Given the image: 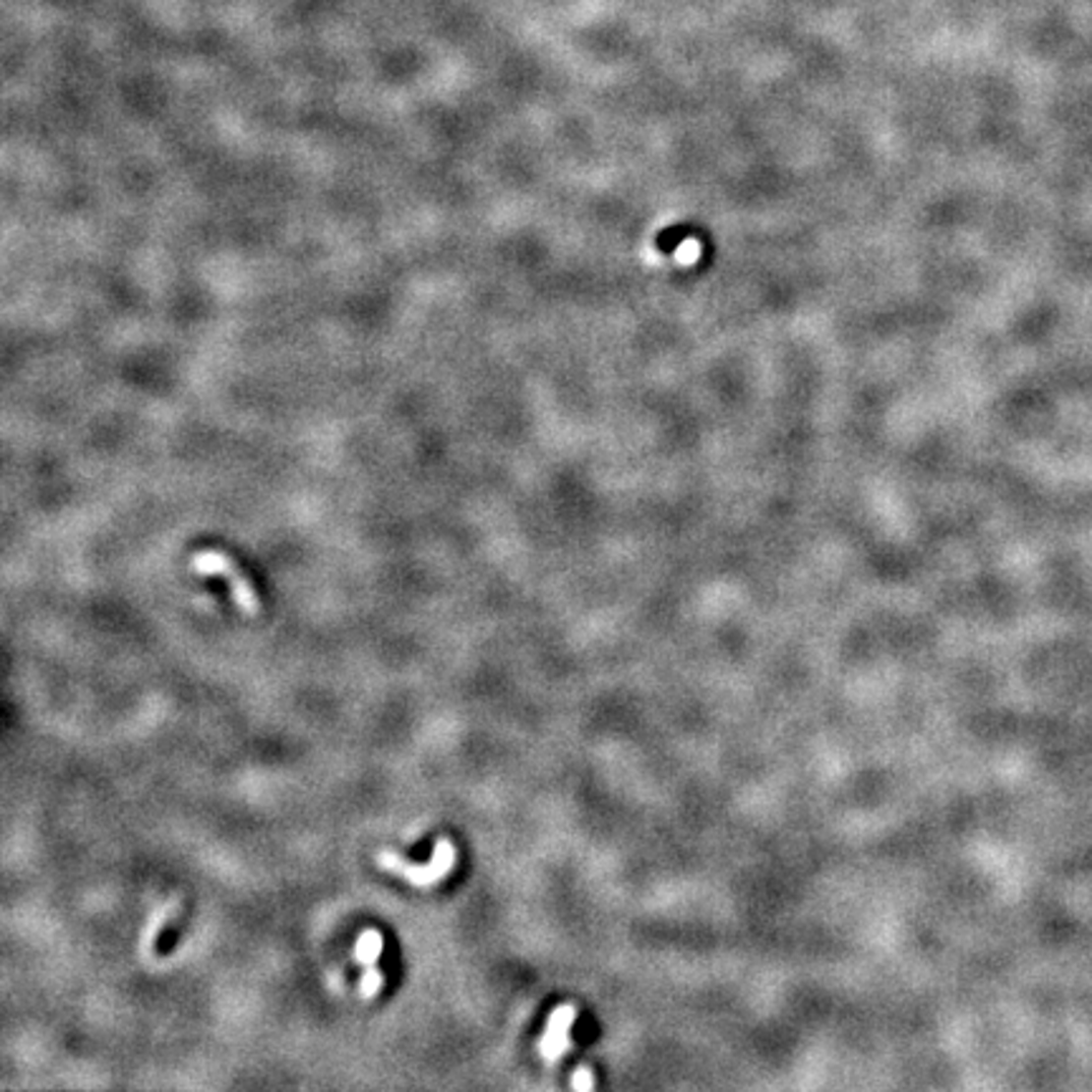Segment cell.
Returning <instances> with one entry per match:
<instances>
[{
    "label": "cell",
    "instance_id": "cell-4",
    "mask_svg": "<svg viewBox=\"0 0 1092 1092\" xmlns=\"http://www.w3.org/2000/svg\"><path fill=\"white\" fill-rule=\"evenodd\" d=\"M576 1019V1009L572 1004H559L546 1022L539 1040V1052L546 1062H559L564 1052L572 1047V1024Z\"/></svg>",
    "mask_w": 1092,
    "mask_h": 1092
},
{
    "label": "cell",
    "instance_id": "cell-3",
    "mask_svg": "<svg viewBox=\"0 0 1092 1092\" xmlns=\"http://www.w3.org/2000/svg\"><path fill=\"white\" fill-rule=\"evenodd\" d=\"M385 951V939L377 928H364L362 934L357 936L354 943V958L362 966V976H359V997L364 1001H370L380 994L382 984H385V974L380 969V956Z\"/></svg>",
    "mask_w": 1092,
    "mask_h": 1092
},
{
    "label": "cell",
    "instance_id": "cell-2",
    "mask_svg": "<svg viewBox=\"0 0 1092 1092\" xmlns=\"http://www.w3.org/2000/svg\"><path fill=\"white\" fill-rule=\"evenodd\" d=\"M190 564H193L195 575L220 576V579L228 581L230 594H233L235 605H238V610H241L243 615H251V617L259 615L261 612L259 594H256V589H253V584L248 581V576L238 570V564H235L228 554L208 549V552L193 554V562Z\"/></svg>",
    "mask_w": 1092,
    "mask_h": 1092
},
{
    "label": "cell",
    "instance_id": "cell-6",
    "mask_svg": "<svg viewBox=\"0 0 1092 1092\" xmlns=\"http://www.w3.org/2000/svg\"><path fill=\"white\" fill-rule=\"evenodd\" d=\"M572 1087H576V1090H592V1087H594L592 1069H589V1067H576V1072H575V1075H572Z\"/></svg>",
    "mask_w": 1092,
    "mask_h": 1092
},
{
    "label": "cell",
    "instance_id": "cell-5",
    "mask_svg": "<svg viewBox=\"0 0 1092 1092\" xmlns=\"http://www.w3.org/2000/svg\"><path fill=\"white\" fill-rule=\"evenodd\" d=\"M172 908H175V905H170V908L157 910V913H154L152 921H150L148 934H145V943H142V945H145V953H152V951H154V940H157L159 931L165 928V921H167V918H170L172 913H175V910H172Z\"/></svg>",
    "mask_w": 1092,
    "mask_h": 1092
},
{
    "label": "cell",
    "instance_id": "cell-1",
    "mask_svg": "<svg viewBox=\"0 0 1092 1092\" xmlns=\"http://www.w3.org/2000/svg\"><path fill=\"white\" fill-rule=\"evenodd\" d=\"M455 863H458V850H455L451 837H438V842L433 847V858L423 865L410 863V860L393 850L377 852V865L385 873H393V876L410 882L412 887H425V890L446 880L453 873V868H455Z\"/></svg>",
    "mask_w": 1092,
    "mask_h": 1092
}]
</instances>
